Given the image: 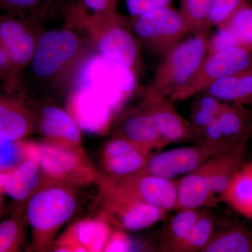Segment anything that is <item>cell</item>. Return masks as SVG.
Wrapping results in <instances>:
<instances>
[{"label":"cell","mask_w":252,"mask_h":252,"mask_svg":"<svg viewBox=\"0 0 252 252\" xmlns=\"http://www.w3.org/2000/svg\"><path fill=\"white\" fill-rule=\"evenodd\" d=\"M70 3L69 0H0V14L37 24L60 8L66 9Z\"/></svg>","instance_id":"obj_24"},{"label":"cell","mask_w":252,"mask_h":252,"mask_svg":"<svg viewBox=\"0 0 252 252\" xmlns=\"http://www.w3.org/2000/svg\"><path fill=\"white\" fill-rule=\"evenodd\" d=\"M14 78L9 51L0 43V81Z\"/></svg>","instance_id":"obj_37"},{"label":"cell","mask_w":252,"mask_h":252,"mask_svg":"<svg viewBox=\"0 0 252 252\" xmlns=\"http://www.w3.org/2000/svg\"><path fill=\"white\" fill-rule=\"evenodd\" d=\"M220 202L252 220V160L243 164L229 187L220 195Z\"/></svg>","instance_id":"obj_23"},{"label":"cell","mask_w":252,"mask_h":252,"mask_svg":"<svg viewBox=\"0 0 252 252\" xmlns=\"http://www.w3.org/2000/svg\"><path fill=\"white\" fill-rule=\"evenodd\" d=\"M139 43L160 56L192 34L188 23L172 5L130 18Z\"/></svg>","instance_id":"obj_4"},{"label":"cell","mask_w":252,"mask_h":252,"mask_svg":"<svg viewBox=\"0 0 252 252\" xmlns=\"http://www.w3.org/2000/svg\"><path fill=\"white\" fill-rule=\"evenodd\" d=\"M70 11L75 17L89 23L96 54L129 69L135 75L140 64V43L134 34L130 20L117 11L89 14L79 2Z\"/></svg>","instance_id":"obj_1"},{"label":"cell","mask_w":252,"mask_h":252,"mask_svg":"<svg viewBox=\"0 0 252 252\" xmlns=\"http://www.w3.org/2000/svg\"><path fill=\"white\" fill-rule=\"evenodd\" d=\"M219 203L200 167L177 180L175 210L210 208Z\"/></svg>","instance_id":"obj_18"},{"label":"cell","mask_w":252,"mask_h":252,"mask_svg":"<svg viewBox=\"0 0 252 252\" xmlns=\"http://www.w3.org/2000/svg\"><path fill=\"white\" fill-rule=\"evenodd\" d=\"M140 107L148 114L159 133L169 144L197 141L188 120L177 112L168 97L153 86L146 89Z\"/></svg>","instance_id":"obj_10"},{"label":"cell","mask_w":252,"mask_h":252,"mask_svg":"<svg viewBox=\"0 0 252 252\" xmlns=\"http://www.w3.org/2000/svg\"><path fill=\"white\" fill-rule=\"evenodd\" d=\"M153 154L151 151L138 149L117 157L103 158L104 168L110 177L132 175L145 167Z\"/></svg>","instance_id":"obj_29"},{"label":"cell","mask_w":252,"mask_h":252,"mask_svg":"<svg viewBox=\"0 0 252 252\" xmlns=\"http://www.w3.org/2000/svg\"><path fill=\"white\" fill-rule=\"evenodd\" d=\"M212 0H180L179 11L188 23L192 34L212 29L208 25Z\"/></svg>","instance_id":"obj_31"},{"label":"cell","mask_w":252,"mask_h":252,"mask_svg":"<svg viewBox=\"0 0 252 252\" xmlns=\"http://www.w3.org/2000/svg\"><path fill=\"white\" fill-rule=\"evenodd\" d=\"M103 193L104 217L123 229H145L166 217L167 212L158 207L107 190Z\"/></svg>","instance_id":"obj_11"},{"label":"cell","mask_w":252,"mask_h":252,"mask_svg":"<svg viewBox=\"0 0 252 252\" xmlns=\"http://www.w3.org/2000/svg\"><path fill=\"white\" fill-rule=\"evenodd\" d=\"M84 41L72 28L43 32L38 36L34 56L28 67L33 78L52 81L71 67L79 69L90 55L84 54Z\"/></svg>","instance_id":"obj_2"},{"label":"cell","mask_w":252,"mask_h":252,"mask_svg":"<svg viewBox=\"0 0 252 252\" xmlns=\"http://www.w3.org/2000/svg\"><path fill=\"white\" fill-rule=\"evenodd\" d=\"M211 34L209 54L228 48L252 51V5H244Z\"/></svg>","instance_id":"obj_13"},{"label":"cell","mask_w":252,"mask_h":252,"mask_svg":"<svg viewBox=\"0 0 252 252\" xmlns=\"http://www.w3.org/2000/svg\"><path fill=\"white\" fill-rule=\"evenodd\" d=\"M172 0H126L127 10L132 17L171 5Z\"/></svg>","instance_id":"obj_34"},{"label":"cell","mask_w":252,"mask_h":252,"mask_svg":"<svg viewBox=\"0 0 252 252\" xmlns=\"http://www.w3.org/2000/svg\"><path fill=\"white\" fill-rule=\"evenodd\" d=\"M40 181L39 165L28 159L13 171L0 174V189L14 200L28 198Z\"/></svg>","instance_id":"obj_21"},{"label":"cell","mask_w":252,"mask_h":252,"mask_svg":"<svg viewBox=\"0 0 252 252\" xmlns=\"http://www.w3.org/2000/svg\"><path fill=\"white\" fill-rule=\"evenodd\" d=\"M118 135L152 152L169 145L162 138L148 114L140 107L127 111L122 117Z\"/></svg>","instance_id":"obj_16"},{"label":"cell","mask_w":252,"mask_h":252,"mask_svg":"<svg viewBox=\"0 0 252 252\" xmlns=\"http://www.w3.org/2000/svg\"><path fill=\"white\" fill-rule=\"evenodd\" d=\"M251 1L252 0H212L209 26L220 27L235 11L244 5L251 4Z\"/></svg>","instance_id":"obj_32"},{"label":"cell","mask_w":252,"mask_h":252,"mask_svg":"<svg viewBox=\"0 0 252 252\" xmlns=\"http://www.w3.org/2000/svg\"><path fill=\"white\" fill-rule=\"evenodd\" d=\"M211 29L190 34L173 46L158 66L152 86L170 97L191 80L209 54Z\"/></svg>","instance_id":"obj_3"},{"label":"cell","mask_w":252,"mask_h":252,"mask_svg":"<svg viewBox=\"0 0 252 252\" xmlns=\"http://www.w3.org/2000/svg\"><path fill=\"white\" fill-rule=\"evenodd\" d=\"M105 99L90 88L74 86L70 99V115L83 130H102L107 121Z\"/></svg>","instance_id":"obj_14"},{"label":"cell","mask_w":252,"mask_h":252,"mask_svg":"<svg viewBox=\"0 0 252 252\" xmlns=\"http://www.w3.org/2000/svg\"><path fill=\"white\" fill-rule=\"evenodd\" d=\"M177 180L152 174L137 172L122 177H105L102 180V190L119 194L162 209L175 210Z\"/></svg>","instance_id":"obj_6"},{"label":"cell","mask_w":252,"mask_h":252,"mask_svg":"<svg viewBox=\"0 0 252 252\" xmlns=\"http://www.w3.org/2000/svg\"><path fill=\"white\" fill-rule=\"evenodd\" d=\"M120 0H80L79 1L89 14H102L118 11Z\"/></svg>","instance_id":"obj_36"},{"label":"cell","mask_w":252,"mask_h":252,"mask_svg":"<svg viewBox=\"0 0 252 252\" xmlns=\"http://www.w3.org/2000/svg\"><path fill=\"white\" fill-rule=\"evenodd\" d=\"M130 244L128 240L123 234H116L107 240L103 248L104 252L127 251Z\"/></svg>","instance_id":"obj_38"},{"label":"cell","mask_w":252,"mask_h":252,"mask_svg":"<svg viewBox=\"0 0 252 252\" xmlns=\"http://www.w3.org/2000/svg\"><path fill=\"white\" fill-rule=\"evenodd\" d=\"M192 97L188 122L197 142H200L204 130L216 118L223 102L205 91Z\"/></svg>","instance_id":"obj_26"},{"label":"cell","mask_w":252,"mask_h":252,"mask_svg":"<svg viewBox=\"0 0 252 252\" xmlns=\"http://www.w3.org/2000/svg\"><path fill=\"white\" fill-rule=\"evenodd\" d=\"M31 122L16 105L0 99V144L16 142L27 134Z\"/></svg>","instance_id":"obj_27"},{"label":"cell","mask_w":252,"mask_h":252,"mask_svg":"<svg viewBox=\"0 0 252 252\" xmlns=\"http://www.w3.org/2000/svg\"><path fill=\"white\" fill-rule=\"evenodd\" d=\"M203 209H184L177 210L164 234L159 251L177 252L188 238L195 222L203 214Z\"/></svg>","instance_id":"obj_25"},{"label":"cell","mask_w":252,"mask_h":252,"mask_svg":"<svg viewBox=\"0 0 252 252\" xmlns=\"http://www.w3.org/2000/svg\"><path fill=\"white\" fill-rule=\"evenodd\" d=\"M104 220H83L73 225L58 244L56 252H100L108 238Z\"/></svg>","instance_id":"obj_17"},{"label":"cell","mask_w":252,"mask_h":252,"mask_svg":"<svg viewBox=\"0 0 252 252\" xmlns=\"http://www.w3.org/2000/svg\"><path fill=\"white\" fill-rule=\"evenodd\" d=\"M21 152L22 149L14 142L0 144V168H11L17 165Z\"/></svg>","instance_id":"obj_35"},{"label":"cell","mask_w":252,"mask_h":252,"mask_svg":"<svg viewBox=\"0 0 252 252\" xmlns=\"http://www.w3.org/2000/svg\"><path fill=\"white\" fill-rule=\"evenodd\" d=\"M202 252H252V233L243 225L216 232Z\"/></svg>","instance_id":"obj_28"},{"label":"cell","mask_w":252,"mask_h":252,"mask_svg":"<svg viewBox=\"0 0 252 252\" xmlns=\"http://www.w3.org/2000/svg\"><path fill=\"white\" fill-rule=\"evenodd\" d=\"M19 238V229L14 220H7L0 223V252L12 250Z\"/></svg>","instance_id":"obj_33"},{"label":"cell","mask_w":252,"mask_h":252,"mask_svg":"<svg viewBox=\"0 0 252 252\" xmlns=\"http://www.w3.org/2000/svg\"><path fill=\"white\" fill-rule=\"evenodd\" d=\"M204 91L225 103L252 106V67L217 81Z\"/></svg>","instance_id":"obj_22"},{"label":"cell","mask_w":252,"mask_h":252,"mask_svg":"<svg viewBox=\"0 0 252 252\" xmlns=\"http://www.w3.org/2000/svg\"><path fill=\"white\" fill-rule=\"evenodd\" d=\"M36 24L24 18L0 14V43L9 51L12 71L21 74L29 65L35 51Z\"/></svg>","instance_id":"obj_12"},{"label":"cell","mask_w":252,"mask_h":252,"mask_svg":"<svg viewBox=\"0 0 252 252\" xmlns=\"http://www.w3.org/2000/svg\"><path fill=\"white\" fill-rule=\"evenodd\" d=\"M28 159L34 160L49 177L58 180H89L93 173L77 149L57 144L26 146Z\"/></svg>","instance_id":"obj_9"},{"label":"cell","mask_w":252,"mask_h":252,"mask_svg":"<svg viewBox=\"0 0 252 252\" xmlns=\"http://www.w3.org/2000/svg\"><path fill=\"white\" fill-rule=\"evenodd\" d=\"M217 122L223 140L238 144L252 134V112L246 106L223 102Z\"/></svg>","instance_id":"obj_20"},{"label":"cell","mask_w":252,"mask_h":252,"mask_svg":"<svg viewBox=\"0 0 252 252\" xmlns=\"http://www.w3.org/2000/svg\"><path fill=\"white\" fill-rule=\"evenodd\" d=\"M251 67L252 50L233 47L211 53L193 79L169 98L173 102L190 98L214 83Z\"/></svg>","instance_id":"obj_8"},{"label":"cell","mask_w":252,"mask_h":252,"mask_svg":"<svg viewBox=\"0 0 252 252\" xmlns=\"http://www.w3.org/2000/svg\"><path fill=\"white\" fill-rule=\"evenodd\" d=\"M238 144L198 142L194 145L158 152L152 154L147 165L139 172L173 180L175 177L194 171L212 158Z\"/></svg>","instance_id":"obj_7"},{"label":"cell","mask_w":252,"mask_h":252,"mask_svg":"<svg viewBox=\"0 0 252 252\" xmlns=\"http://www.w3.org/2000/svg\"><path fill=\"white\" fill-rule=\"evenodd\" d=\"M40 127L46 137L60 143V146L77 149L81 143L80 131L77 123L70 114L59 107L48 106L43 109Z\"/></svg>","instance_id":"obj_19"},{"label":"cell","mask_w":252,"mask_h":252,"mask_svg":"<svg viewBox=\"0 0 252 252\" xmlns=\"http://www.w3.org/2000/svg\"><path fill=\"white\" fill-rule=\"evenodd\" d=\"M76 200L70 192L51 187L34 194L30 200L27 215L37 246L43 247L71 217Z\"/></svg>","instance_id":"obj_5"},{"label":"cell","mask_w":252,"mask_h":252,"mask_svg":"<svg viewBox=\"0 0 252 252\" xmlns=\"http://www.w3.org/2000/svg\"><path fill=\"white\" fill-rule=\"evenodd\" d=\"M216 219L205 208L177 252H202L216 233Z\"/></svg>","instance_id":"obj_30"},{"label":"cell","mask_w":252,"mask_h":252,"mask_svg":"<svg viewBox=\"0 0 252 252\" xmlns=\"http://www.w3.org/2000/svg\"><path fill=\"white\" fill-rule=\"evenodd\" d=\"M248 141L215 156L200 166L212 192L220 197L226 190L243 164Z\"/></svg>","instance_id":"obj_15"}]
</instances>
